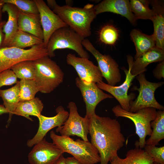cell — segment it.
I'll use <instances>...</instances> for the list:
<instances>
[{
  "mask_svg": "<svg viewBox=\"0 0 164 164\" xmlns=\"http://www.w3.org/2000/svg\"><path fill=\"white\" fill-rule=\"evenodd\" d=\"M89 133L91 143L98 152L100 164H108L125 141L118 120L96 114L89 118Z\"/></svg>",
  "mask_w": 164,
  "mask_h": 164,
  "instance_id": "cell-1",
  "label": "cell"
},
{
  "mask_svg": "<svg viewBox=\"0 0 164 164\" xmlns=\"http://www.w3.org/2000/svg\"><path fill=\"white\" fill-rule=\"evenodd\" d=\"M93 7L81 8L57 4L52 11L67 26L85 39L91 35V24L97 15Z\"/></svg>",
  "mask_w": 164,
  "mask_h": 164,
  "instance_id": "cell-2",
  "label": "cell"
},
{
  "mask_svg": "<svg viewBox=\"0 0 164 164\" xmlns=\"http://www.w3.org/2000/svg\"><path fill=\"white\" fill-rule=\"evenodd\" d=\"M53 143L63 152L72 155L83 164H96L100 162L97 149L89 141L80 139L74 140L70 137L59 135L53 131L50 132Z\"/></svg>",
  "mask_w": 164,
  "mask_h": 164,
  "instance_id": "cell-3",
  "label": "cell"
},
{
  "mask_svg": "<svg viewBox=\"0 0 164 164\" xmlns=\"http://www.w3.org/2000/svg\"><path fill=\"white\" fill-rule=\"evenodd\" d=\"M35 69L34 80L39 92L53 91L63 81L64 74L56 63L46 56L33 61Z\"/></svg>",
  "mask_w": 164,
  "mask_h": 164,
  "instance_id": "cell-4",
  "label": "cell"
},
{
  "mask_svg": "<svg viewBox=\"0 0 164 164\" xmlns=\"http://www.w3.org/2000/svg\"><path fill=\"white\" fill-rule=\"evenodd\" d=\"M112 111L117 117L128 118L134 123L135 133L139 137L135 142V148L143 149L146 145V138L152 132L150 123L155 118L157 111L152 108H142L135 112H132L122 109L119 105L114 106Z\"/></svg>",
  "mask_w": 164,
  "mask_h": 164,
  "instance_id": "cell-5",
  "label": "cell"
},
{
  "mask_svg": "<svg viewBox=\"0 0 164 164\" xmlns=\"http://www.w3.org/2000/svg\"><path fill=\"white\" fill-rule=\"evenodd\" d=\"M84 39L68 26L55 31L50 36L46 49L50 58L55 56L56 50L69 49L75 51L81 57L89 59L87 52L83 48Z\"/></svg>",
  "mask_w": 164,
  "mask_h": 164,
  "instance_id": "cell-6",
  "label": "cell"
},
{
  "mask_svg": "<svg viewBox=\"0 0 164 164\" xmlns=\"http://www.w3.org/2000/svg\"><path fill=\"white\" fill-rule=\"evenodd\" d=\"M46 56H48V53L43 43L27 50L14 47L2 48L0 49V73L10 69L20 62L34 61Z\"/></svg>",
  "mask_w": 164,
  "mask_h": 164,
  "instance_id": "cell-7",
  "label": "cell"
},
{
  "mask_svg": "<svg viewBox=\"0 0 164 164\" xmlns=\"http://www.w3.org/2000/svg\"><path fill=\"white\" fill-rule=\"evenodd\" d=\"M136 77L139 83L140 87L138 88L135 85L132 88L131 91H137L139 94L134 101H132L130 102L129 111L135 112L146 108H152L159 110H164V106L158 102L154 95L156 90L163 84V81L150 82L146 79L144 72L140 73Z\"/></svg>",
  "mask_w": 164,
  "mask_h": 164,
  "instance_id": "cell-8",
  "label": "cell"
},
{
  "mask_svg": "<svg viewBox=\"0 0 164 164\" xmlns=\"http://www.w3.org/2000/svg\"><path fill=\"white\" fill-rule=\"evenodd\" d=\"M133 57L131 55L127 56V61L128 65V69L125 67L121 69L124 72L125 79L124 81L119 86H112L102 81L96 83L97 86L102 90H104L111 94L118 101L121 108L126 111H129L130 109V102L135 98V93H131L128 94V90L132 84V83L134 79L138 75L132 74L130 71L131 63Z\"/></svg>",
  "mask_w": 164,
  "mask_h": 164,
  "instance_id": "cell-9",
  "label": "cell"
},
{
  "mask_svg": "<svg viewBox=\"0 0 164 164\" xmlns=\"http://www.w3.org/2000/svg\"><path fill=\"white\" fill-rule=\"evenodd\" d=\"M67 107L69 110L68 118L62 125L57 128L56 132H59L61 136H76L84 141H89L87 135L89 118L85 116L82 117L79 115L77 105L74 102H70Z\"/></svg>",
  "mask_w": 164,
  "mask_h": 164,
  "instance_id": "cell-10",
  "label": "cell"
},
{
  "mask_svg": "<svg viewBox=\"0 0 164 164\" xmlns=\"http://www.w3.org/2000/svg\"><path fill=\"white\" fill-rule=\"evenodd\" d=\"M82 43L83 47L90 52L96 60L98 67L108 84L114 86L120 82L121 76L117 62L109 55L101 54L87 39H84Z\"/></svg>",
  "mask_w": 164,
  "mask_h": 164,
  "instance_id": "cell-11",
  "label": "cell"
},
{
  "mask_svg": "<svg viewBox=\"0 0 164 164\" xmlns=\"http://www.w3.org/2000/svg\"><path fill=\"white\" fill-rule=\"evenodd\" d=\"M75 81L85 104V116L89 118L96 114V108L100 102L106 99L114 98L111 95L104 92L95 83L84 80L79 77L76 78Z\"/></svg>",
  "mask_w": 164,
  "mask_h": 164,
  "instance_id": "cell-12",
  "label": "cell"
},
{
  "mask_svg": "<svg viewBox=\"0 0 164 164\" xmlns=\"http://www.w3.org/2000/svg\"><path fill=\"white\" fill-rule=\"evenodd\" d=\"M34 145L28 155L30 164H54L64 153L44 138Z\"/></svg>",
  "mask_w": 164,
  "mask_h": 164,
  "instance_id": "cell-13",
  "label": "cell"
},
{
  "mask_svg": "<svg viewBox=\"0 0 164 164\" xmlns=\"http://www.w3.org/2000/svg\"><path fill=\"white\" fill-rule=\"evenodd\" d=\"M66 61L74 68L81 80L96 83L102 81L103 77L98 66L88 59L69 53L67 55Z\"/></svg>",
  "mask_w": 164,
  "mask_h": 164,
  "instance_id": "cell-14",
  "label": "cell"
},
{
  "mask_svg": "<svg viewBox=\"0 0 164 164\" xmlns=\"http://www.w3.org/2000/svg\"><path fill=\"white\" fill-rule=\"evenodd\" d=\"M40 15L43 32V41L46 48L49 39L57 29L67 26L43 0H34Z\"/></svg>",
  "mask_w": 164,
  "mask_h": 164,
  "instance_id": "cell-15",
  "label": "cell"
},
{
  "mask_svg": "<svg viewBox=\"0 0 164 164\" xmlns=\"http://www.w3.org/2000/svg\"><path fill=\"white\" fill-rule=\"evenodd\" d=\"M56 114L52 117H47L40 114L37 118L39 121L38 131L34 137L29 140L27 145L31 147L41 141L51 129L62 125L67 119L69 113L61 106L56 109Z\"/></svg>",
  "mask_w": 164,
  "mask_h": 164,
  "instance_id": "cell-16",
  "label": "cell"
},
{
  "mask_svg": "<svg viewBox=\"0 0 164 164\" xmlns=\"http://www.w3.org/2000/svg\"><path fill=\"white\" fill-rule=\"evenodd\" d=\"M96 15L109 12L119 14L127 18L133 26L136 20L132 12L128 0H104L94 6Z\"/></svg>",
  "mask_w": 164,
  "mask_h": 164,
  "instance_id": "cell-17",
  "label": "cell"
},
{
  "mask_svg": "<svg viewBox=\"0 0 164 164\" xmlns=\"http://www.w3.org/2000/svg\"><path fill=\"white\" fill-rule=\"evenodd\" d=\"M164 59V50L155 47L140 55L131 63L130 71L133 75H138L146 71L150 63L161 62Z\"/></svg>",
  "mask_w": 164,
  "mask_h": 164,
  "instance_id": "cell-18",
  "label": "cell"
},
{
  "mask_svg": "<svg viewBox=\"0 0 164 164\" xmlns=\"http://www.w3.org/2000/svg\"><path fill=\"white\" fill-rule=\"evenodd\" d=\"M154 15L151 20L153 22L154 37L157 47L164 50V8L162 2L150 1Z\"/></svg>",
  "mask_w": 164,
  "mask_h": 164,
  "instance_id": "cell-19",
  "label": "cell"
},
{
  "mask_svg": "<svg viewBox=\"0 0 164 164\" xmlns=\"http://www.w3.org/2000/svg\"><path fill=\"white\" fill-rule=\"evenodd\" d=\"M19 12L18 8L12 4L5 3L3 6L2 12L7 13L8 19L3 28L5 36L2 48L8 47L18 30Z\"/></svg>",
  "mask_w": 164,
  "mask_h": 164,
  "instance_id": "cell-20",
  "label": "cell"
},
{
  "mask_svg": "<svg viewBox=\"0 0 164 164\" xmlns=\"http://www.w3.org/2000/svg\"><path fill=\"white\" fill-rule=\"evenodd\" d=\"M18 26V30L32 34L43 40V32L39 14L26 13L19 10Z\"/></svg>",
  "mask_w": 164,
  "mask_h": 164,
  "instance_id": "cell-21",
  "label": "cell"
},
{
  "mask_svg": "<svg viewBox=\"0 0 164 164\" xmlns=\"http://www.w3.org/2000/svg\"><path fill=\"white\" fill-rule=\"evenodd\" d=\"M111 164H151L152 158L143 149L135 148L128 150L124 158L116 155L110 161Z\"/></svg>",
  "mask_w": 164,
  "mask_h": 164,
  "instance_id": "cell-22",
  "label": "cell"
},
{
  "mask_svg": "<svg viewBox=\"0 0 164 164\" xmlns=\"http://www.w3.org/2000/svg\"><path fill=\"white\" fill-rule=\"evenodd\" d=\"M43 107L42 101L38 97H35L31 100L19 101L14 114L24 117L32 121L29 115L38 117L41 114Z\"/></svg>",
  "mask_w": 164,
  "mask_h": 164,
  "instance_id": "cell-23",
  "label": "cell"
},
{
  "mask_svg": "<svg viewBox=\"0 0 164 164\" xmlns=\"http://www.w3.org/2000/svg\"><path fill=\"white\" fill-rule=\"evenodd\" d=\"M19 81L11 88L5 89H0V96L3 102L4 106L9 114L8 125L11 121L12 115L19 102Z\"/></svg>",
  "mask_w": 164,
  "mask_h": 164,
  "instance_id": "cell-24",
  "label": "cell"
},
{
  "mask_svg": "<svg viewBox=\"0 0 164 164\" xmlns=\"http://www.w3.org/2000/svg\"><path fill=\"white\" fill-rule=\"evenodd\" d=\"M130 36L136 49L135 59L141 54L155 47V43L152 35H149L135 29L131 32Z\"/></svg>",
  "mask_w": 164,
  "mask_h": 164,
  "instance_id": "cell-25",
  "label": "cell"
},
{
  "mask_svg": "<svg viewBox=\"0 0 164 164\" xmlns=\"http://www.w3.org/2000/svg\"><path fill=\"white\" fill-rule=\"evenodd\" d=\"M152 132L150 137L146 140V145L156 146L164 139V111L158 110L155 119L151 122Z\"/></svg>",
  "mask_w": 164,
  "mask_h": 164,
  "instance_id": "cell-26",
  "label": "cell"
},
{
  "mask_svg": "<svg viewBox=\"0 0 164 164\" xmlns=\"http://www.w3.org/2000/svg\"><path fill=\"white\" fill-rule=\"evenodd\" d=\"M43 43V40L26 32L18 30L10 43L9 47L21 49Z\"/></svg>",
  "mask_w": 164,
  "mask_h": 164,
  "instance_id": "cell-27",
  "label": "cell"
},
{
  "mask_svg": "<svg viewBox=\"0 0 164 164\" xmlns=\"http://www.w3.org/2000/svg\"><path fill=\"white\" fill-rule=\"evenodd\" d=\"M129 2L131 11L136 20H152L154 12L149 7L150 1L131 0Z\"/></svg>",
  "mask_w": 164,
  "mask_h": 164,
  "instance_id": "cell-28",
  "label": "cell"
},
{
  "mask_svg": "<svg viewBox=\"0 0 164 164\" xmlns=\"http://www.w3.org/2000/svg\"><path fill=\"white\" fill-rule=\"evenodd\" d=\"M16 77L21 80H34L35 69L33 61L25 60L20 62L10 69Z\"/></svg>",
  "mask_w": 164,
  "mask_h": 164,
  "instance_id": "cell-29",
  "label": "cell"
},
{
  "mask_svg": "<svg viewBox=\"0 0 164 164\" xmlns=\"http://www.w3.org/2000/svg\"><path fill=\"white\" fill-rule=\"evenodd\" d=\"M19 82V101L32 99L35 97L36 93L39 91L34 80H20Z\"/></svg>",
  "mask_w": 164,
  "mask_h": 164,
  "instance_id": "cell-30",
  "label": "cell"
},
{
  "mask_svg": "<svg viewBox=\"0 0 164 164\" xmlns=\"http://www.w3.org/2000/svg\"><path fill=\"white\" fill-rule=\"evenodd\" d=\"M100 41L104 43L109 45L114 44L118 37V32L113 26L107 25L104 26L99 32Z\"/></svg>",
  "mask_w": 164,
  "mask_h": 164,
  "instance_id": "cell-31",
  "label": "cell"
},
{
  "mask_svg": "<svg viewBox=\"0 0 164 164\" xmlns=\"http://www.w3.org/2000/svg\"><path fill=\"white\" fill-rule=\"evenodd\" d=\"M5 3L15 5L20 11L26 13L39 14V11L34 0H1Z\"/></svg>",
  "mask_w": 164,
  "mask_h": 164,
  "instance_id": "cell-32",
  "label": "cell"
},
{
  "mask_svg": "<svg viewBox=\"0 0 164 164\" xmlns=\"http://www.w3.org/2000/svg\"><path fill=\"white\" fill-rule=\"evenodd\" d=\"M144 150L153 159V162L164 164V146L157 147L153 145H146Z\"/></svg>",
  "mask_w": 164,
  "mask_h": 164,
  "instance_id": "cell-33",
  "label": "cell"
},
{
  "mask_svg": "<svg viewBox=\"0 0 164 164\" xmlns=\"http://www.w3.org/2000/svg\"><path fill=\"white\" fill-rule=\"evenodd\" d=\"M17 82V77L11 69L0 73V88L3 86L12 85Z\"/></svg>",
  "mask_w": 164,
  "mask_h": 164,
  "instance_id": "cell-34",
  "label": "cell"
},
{
  "mask_svg": "<svg viewBox=\"0 0 164 164\" xmlns=\"http://www.w3.org/2000/svg\"><path fill=\"white\" fill-rule=\"evenodd\" d=\"M154 77L159 80L164 78V61L160 62L157 64L152 72Z\"/></svg>",
  "mask_w": 164,
  "mask_h": 164,
  "instance_id": "cell-35",
  "label": "cell"
},
{
  "mask_svg": "<svg viewBox=\"0 0 164 164\" xmlns=\"http://www.w3.org/2000/svg\"><path fill=\"white\" fill-rule=\"evenodd\" d=\"M6 22L2 20L0 22V49L2 47L4 40L5 34L3 31V28Z\"/></svg>",
  "mask_w": 164,
  "mask_h": 164,
  "instance_id": "cell-36",
  "label": "cell"
},
{
  "mask_svg": "<svg viewBox=\"0 0 164 164\" xmlns=\"http://www.w3.org/2000/svg\"><path fill=\"white\" fill-rule=\"evenodd\" d=\"M66 164H83L74 157L65 158Z\"/></svg>",
  "mask_w": 164,
  "mask_h": 164,
  "instance_id": "cell-37",
  "label": "cell"
},
{
  "mask_svg": "<svg viewBox=\"0 0 164 164\" xmlns=\"http://www.w3.org/2000/svg\"><path fill=\"white\" fill-rule=\"evenodd\" d=\"M46 4L51 9H52L53 10L57 5L56 2L54 0H47Z\"/></svg>",
  "mask_w": 164,
  "mask_h": 164,
  "instance_id": "cell-38",
  "label": "cell"
},
{
  "mask_svg": "<svg viewBox=\"0 0 164 164\" xmlns=\"http://www.w3.org/2000/svg\"><path fill=\"white\" fill-rule=\"evenodd\" d=\"M54 164H66L65 161V158L62 156Z\"/></svg>",
  "mask_w": 164,
  "mask_h": 164,
  "instance_id": "cell-39",
  "label": "cell"
},
{
  "mask_svg": "<svg viewBox=\"0 0 164 164\" xmlns=\"http://www.w3.org/2000/svg\"><path fill=\"white\" fill-rule=\"evenodd\" d=\"M5 113H8L4 105L0 104V115Z\"/></svg>",
  "mask_w": 164,
  "mask_h": 164,
  "instance_id": "cell-40",
  "label": "cell"
},
{
  "mask_svg": "<svg viewBox=\"0 0 164 164\" xmlns=\"http://www.w3.org/2000/svg\"><path fill=\"white\" fill-rule=\"evenodd\" d=\"M4 3L1 0H0V22L2 21V9Z\"/></svg>",
  "mask_w": 164,
  "mask_h": 164,
  "instance_id": "cell-41",
  "label": "cell"
},
{
  "mask_svg": "<svg viewBox=\"0 0 164 164\" xmlns=\"http://www.w3.org/2000/svg\"><path fill=\"white\" fill-rule=\"evenodd\" d=\"M151 164H160L157 162H153Z\"/></svg>",
  "mask_w": 164,
  "mask_h": 164,
  "instance_id": "cell-42",
  "label": "cell"
}]
</instances>
